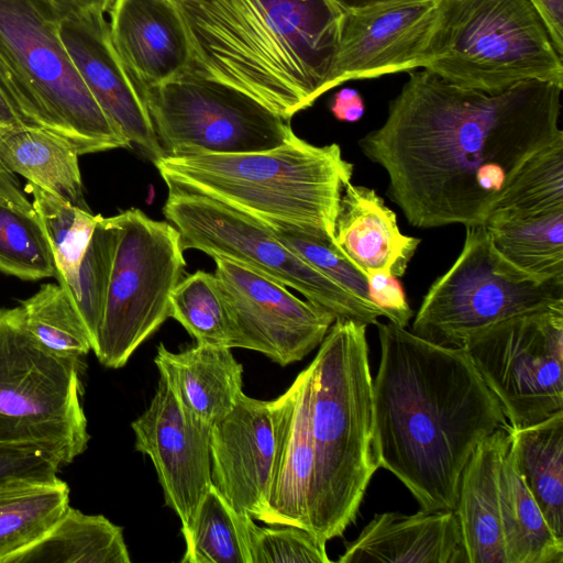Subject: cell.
Returning a JSON list of instances; mask_svg holds the SVG:
<instances>
[{"instance_id":"1","label":"cell","mask_w":563,"mask_h":563,"mask_svg":"<svg viewBox=\"0 0 563 563\" xmlns=\"http://www.w3.org/2000/svg\"><path fill=\"white\" fill-rule=\"evenodd\" d=\"M562 89L526 80L490 95L412 70L358 146L412 227L483 225L523 164L563 136Z\"/></svg>"},{"instance_id":"2","label":"cell","mask_w":563,"mask_h":563,"mask_svg":"<svg viewBox=\"0 0 563 563\" xmlns=\"http://www.w3.org/2000/svg\"><path fill=\"white\" fill-rule=\"evenodd\" d=\"M373 450L422 510H455L462 472L478 443L509 427L463 347L441 345L391 322L375 324Z\"/></svg>"},{"instance_id":"3","label":"cell","mask_w":563,"mask_h":563,"mask_svg":"<svg viewBox=\"0 0 563 563\" xmlns=\"http://www.w3.org/2000/svg\"><path fill=\"white\" fill-rule=\"evenodd\" d=\"M198 74L289 119L331 88L343 11L330 0H173Z\"/></svg>"},{"instance_id":"4","label":"cell","mask_w":563,"mask_h":563,"mask_svg":"<svg viewBox=\"0 0 563 563\" xmlns=\"http://www.w3.org/2000/svg\"><path fill=\"white\" fill-rule=\"evenodd\" d=\"M366 327L335 320L308 365L314 461L308 520L309 531L325 542L355 521L378 468Z\"/></svg>"},{"instance_id":"5","label":"cell","mask_w":563,"mask_h":563,"mask_svg":"<svg viewBox=\"0 0 563 563\" xmlns=\"http://www.w3.org/2000/svg\"><path fill=\"white\" fill-rule=\"evenodd\" d=\"M154 165L168 190L207 196L334 243L340 198L353 175L336 143L317 146L295 133L272 150L162 157Z\"/></svg>"},{"instance_id":"6","label":"cell","mask_w":563,"mask_h":563,"mask_svg":"<svg viewBox=\"0 0 563 563\" xmlns=\"http://www.w3.org/2000/svg\"><path fill=\"white\" fill-rule=\"evenodd\" d=\"M55 0H0V76L31 125L66 140L79 155L131 147L96 101L59 33Z\"/></svg>"},{"instance_id":"7","label":"cell","mask_w":563,"mask_h":563,"mask_svg":"<svg viewBox=\"0 0 563 563\" xmlns=\"http://www.w3.org/2000/svg\"><path fill=\"white\" fill-rule=\"evenodd\" d=\"M420 67L490 95L526 80L563 88V58L530 0H437Z\"/></svg>"},{"instance_id":"8","label":"cell","mask_w":563,"mask_h":563,"mask_svg":"<svg viewBox=\"0 0 563 563\" xmlns=\"http://www.w3.org/2000/svg\"><path fill=\"white\" fill-rule=\"evenodd\" d=\"M80 360L45 349L21 307L0 309V442L71 463L90 435L81 406Z\"/></svg>"},{"instance_id":"9","label":"cell","mask_w":563,"mask_h":563,"mask_svg":"<svg viewBox=\"0 0 563 563\" xmlns=\"http://www.w3.org/2000/svg\"><path fill=\"white\" fill-rule=\"evenodd\" d=\"M556 307H563L562 283L536 279L496 251L484 225L466 227L459 257L428 289L412 332L461 347L492 324Z\"/></svg>"},{"instance_id":"10","label":"cell","mask_w":563,"mask_h":563,"mask_svg":"<svg viewBox=\"0 0 563 563\" xmlns=\"http://www.w3.org/2000/svg\"><path fill=\"white\" fill-rule=\"evenodd\" d=\"M119 238L93 352L110 368L126 364L170 313L186 262L178 230L140 209L115 214Z\"/></svg>"},{"instance_id":"11","label":"cell","mask_w":563,"mask_h":563,"mask_svg":"<svg viewBox=\"0 0 563 563\" xmlns=\"http://www.w3.org/2000/svg\"><path fill=\"white\" fill-rule=\"evenodd\" d=\"M163 213L184 251L196 249L243 264L291 287L335 320L376 324L384 312L344 289L287 247L257 219L207 196L168 190Z\"/></svg>"},{"instance_id":"12","label":"cell","mask_w":563,"mask_h":563,"mask_svg":"<svg viewBox=\"0 0 563 563\" xmlns=\"http://www.w3.org/2000/svg\"><path fill=\"white\" fill-rule=\"evenodd\" d=\"M143 97L162 157L266 151L294 134L289 119L192 69Z\"/></svg>"},{"instance_id":"13","label":"cell","mask_w":563,"mask_h":563,"mask_svg":"<svg viewBox=\"0 0 563 563\" xmlns=\"http://www.w3.org/2000/svg\"><path fill=\"white\" fill-rule=\"evenodd\" d=\"M499 401L510 429L563 410V307L519 314L461 346Z\"/></svg>"},{"instance_id":"14","label":"cell","mask_w":563,"mask_h":563,"mask_svg":"<svg viewBox=\"0 0 563 563\" xmlns=\"http://www.w3.org/2000/svg\"><path fill=\"white\" fill-rule=\"evenodd\" d=\"M212 257L239 347L287 366L320 345L335 321L330 312L243 264L220 255Z\"/></svg>"},{"instance_id":"15","label":"cell","mask_w":563,"mask_h":563,"mask_svg":"<svg viewBox=\"0 0 563 563\" xmlns=\"http://www.w3.org/2000/svg\"><path fill=\"white\" fill-rule=\"evenodd\" d=\"M131 428L136 451L154 465L166 506L180 519L181 532L189 530L212 485L211 427L191 417L159 376L148 407Z\"/></svg>"},{"instance_id":"16","label":"cell","mask_w":563,"mask_h":563,"mask_svg":"<svg viewBox=\"0 0 563 563\" xmlns=\"http://www.w3.org/2000/svg\"><path fill=\"white\" fill-rule=\"evenodd\" d=\"M435 5L437 0H395L343 12L331 88L416 70Z\"/></svg>"},{"instance_id":"17","label":"cell","mask_w":563,"mask_h":563,"mask_svg":"<svg viewBox=\"0 0 563 563\" xmlns=\"http://www.w3.org/2000/svg\"><path fill=\"white\" fill-rule=\"evenodd\" d=\"M62 41L85 85L141 154L162 157L142 90L118 55L104 14L62 11Z\"/></svg>"},{"instance_id":"18","label":"cell","mask_w":563,"mask_h":563,"mask_svg":"<svg viewBox=\"0 0 563 563\" xmlns=\"http://www.w3.org/2000/svg\"><path fill=\"white\" fill-rule=\"evenodd\" d=\"M271 401L240 396L233 409L211 427V481L240 514L262 521L275 456Z\"/></svg>"},{"instance_id":"19","label":"cell","mask_w":563,"mask_h":563,"mask_svg":"<svg viewBox=\"0 0 563 563\" xmlns=\"http://www.w3.org/2000/svg\"><path fill=\"white\" fill-rule=\"evenodd\" d=\"M112 44L139 88L145 90L192 69V52L173 0H114Z\"/></svg>"},{"instance_id":"20","label":"cell","mask_w":563,"mask_h":563,"mask_svg":"<svg viewBox=\"0 0 563 563\" xmlns=\"http://www.w3.org/2000/svg\"><path fill=\"white\" fill-rule=\"evenodd\" d=\"M310 368L271 400L275 423V456L266 512L262 522L309 530L308 503L313 476L309 431Z\"/></svg>"},{"instance_id":"21","label":"cell","mask_w":563,"mask_h":563,"mask_svg":"<svg viewBox=\"0 0 563 563\" xmlns=\"http://www.w3.org/2000/svg\"><path fill=\"white\" fill-rule=\"evenodd\" d=\"M340 563H468L455 510L374 515Z\"/></svg>"},{"instance_id":"22","label":"cell","mask_w":563,"mask_h":563,"mask_svg":"<svg viewBox=\"0 0 563 563\" xmlns=\"http://www.w3.org/2000/svg\"><path fill=\"white\" fill-rule=\"evenodd\" d=\"M334 240L343 254L366 276L405 275L420 239L405 235L396 214L374 189L349 183L335 218Z\"/></svg>"},{"instance_id":"23","label":"cell","mask_w":563,"mask_h":563,"mask_svg":"<svg viewBox=\"0 0 563 563\" xmlns=\"http://www.w3.org/2000/svg\"><path fill=\"white\" fill-rule=\"evenodd\" d=\"M154 363L181 407L210 427L233 409L243 393V366L229 347L196 344L174 353L161 343Z\"/></svg>"},{"instance_id":"24","label":"cell","mask_w":563,"mask_h":563,"mask_svg":"<svg viewBox=\"0 0 563 563\" xmlns=\"http://www.w3.org/2000/svg\"><path fill=\"white\" fill-rule=\"evenodd\" d=\"M509 427L483 439L461 476L455 512L468 563H507L500 523L498 474Z\"/></svg>"},{"instance_id":"25","label":"cell","mask_w":563,"mask_h":563,"mask_svg":"<svg viewBox=\"0 0 563 563\" xmlns=\"http://www.w3.org/2000/svg\"><path fill=\"white\" fill-rule=\"evenodd\" d=\"M78 156L66 140L36 125L22 124L0 135V163L8 170L76 207L89 209Z\"/></svg>"},{"instance_id":"26","label":"cell","mask_w":563,"mask_h":563,"mask_svg":"<svg viewBox=\"0 0 563 563\" xmlns=\"http://www.w3.org/2000/svg\"><path fill=\"white\" fill-rule=\"evenodd\" d=\"M509 452L525 485L563 541V410L526 428H509Z\"/></svg>"},{"instance_id":"27","label":"cell","mask_w":563,"mask_h":563,"mask_svg":"<svg viewBox=\"0 0 563 563\" xmlns=\"http://www.w3.org/2000/svg\"><path fill=\"white\" fill-rule=\"evenodd\" d=\"M130 563L123 529L102 515L70 506L36 543L7 563Z\"/></svg>"},{"instance_id":"28","label":"cell","mask_w":563,"mask_h":563,"mask_svg":"<svg viewBox=\"0 0 563 563\" xmlns=\"http://www.w3.org/2000/svg\"><path fill=\"white\" fill-rule=\"evenodd\" d=\"M483 225L508 262L538 280L563 284V210L525 217L495 211Z\"/></svg>"},{"instance_id":"29","label":"cell","mask_w":563,"mask_h":563,"mask_svg":"<svg viewBox=\"0 0 563 563\" xmlns=\"http://www.w3.org/2000/svg\"><path fill=\"white\" fill-rule=\"evenodd\" d=\"M498 494L507 563H563V541L550 529L509 448L499 467Z\"/></svg>"},{"instance_id":"30","label":"cell","mask_w":563,"mask_h":563,"mask_svg":"<svg viewBox=\"0 0 563 563\" xmlns=\"http://www.w3.org/2000/svg\"><path fill=\"white\" fill-rule=\"evenodd\" d=\"M69 506V487L25 482L0 486V563L41 540Z\"/></svg>"},{"instance_id":"31","label":"cell","mask_w":563,"mask_h":563,"mask_svg":"<svg viewBox=\"0 0 563 563\" xmlns=\"http://www.w3.org/2000/svg\"><path fill=\"white\" fill-rule=\"evenodd\" d=\"M253 518L235 511L211 485L189 530L181 532V563H252L250 526Z\"/></svg>"},{"instance_id":"32","label":"cell","mask_w":563,"mask_h":563,"mask_svg":"<svg viewBox=\"0 0 563 563\" xmlns=\"http://www.w3.org/2000/svg\"><path fill=\"white\" fill-rule=\"evenodd\" d=\"M32 206L44 228L56 265V278L65 288L76 280L93 230L102 218L90 209L76 207L65 199L27 183Z\"/></svg>"},{"instance_id":"33","label":"cell","mask_w":563,"mask_h":563,"mask_svg":"<svg viewBox=\"0 0 563 563\" xmlns=\"http://www.w3.org/2000/svg\"><path fill=\"white\" fill-rule=\"evenodd\" d=\"M20 307L30 333L54 354L80 360L93 350L90 331L62 285H42Z\"/></svg>"},{"instance_id":"34","label":"cell","mask_w":563,"mask_h":563,"mask_svg":"<svg viewBox=\"0 0 563 563\" xmlns=\"http://www.w3.org/2000/svg\"><path fill=\"white\" fill-rule=\"evenodd\" d=\"M169 318L178 321L197 344L239 347V335L214 274L197 271L183 278L172 292Z\"/></svg>"},{"instance_id":"35","label":"cell","mask_w":563,"mask_h":563,"mask_svg":"<svg viewBox=\"0 0 563 563\" xmlns=\"http://www.w3.org/2000/svg\"><path fill=\"white\" fill-rule=\"evenodd\" d=\"M0 272L24 280L56 276L53 251L35 210L1 197Z\"/></svg>"},{"instance_id":"36","label":"cell","mask_w":563,"mask_h":563,"mask_svg":"<svg viewBox=\"0 0 563 563\" xmlns=\"http://www.w3.org/2000/svg\"><path fill=\"white\" fill-rule=\"evenodd\" d=\"M559 210H563V136L523 164L492 212L525 217Z\"/></svg>"},{"instance_id":"37","label":"cell","mask_w":563,"mask_h":563,"mask_svg":"<svg viewBox=\"0 0 563 563\" xmlns=\"http://www.w3.org/2000/svg\"><path fill=\"white\" fill-rule=\"evenodd\" d=\"M118 238L117 217H102L93 230L76 280L66 288L90 331L93 345L103 314Z\"/></svg>"},{"instance_id":"38","label":"cell","mask_w":563,"mask_h":563,"mask_svg":"<svg viewBox=\"0 0 563 563\" xmlns=\"http://www.w3.org/2000/svg\"><path fill=\"white\" fill-rule=\"evenodd\" d=\"M257 220L301 258L362 301L377 307L369 297L367 276L343 254L336 243L310 234V232L287 222L269 219Z\"/></svg>"},{"instance_id":"39","label":"cell","mask_w":563,"mask_h":563,"mask_svg":"<svg viewBox=\"0 0 563 563\" xmlns=\"http://www.w3.org/2000/svg\"><path fill=\"white\" fill-rule=\"evenodd\" d=\"M327 542L296 526H250L252 563H330Z\"/></svg>"},{"instance_id":"40","label":"cell","mask_w":563,"mask_h":563,"mask_svg":"<svg viewBox=\"0 0 563 563\" xmlns=\"http://www.w3.org/2000/svg\"><path fill=\"white\" fill-rule=\"evenodd\" d=\"M60 465L46 454L0 442V486L15 483H55Z\"/></svg>"},{"instance_id":"41","label":"cell","mask_w":563,"mask_h":563,"mask_svg":"<svg viewBox=\"0 0 563 563\" xmlns=\"http://www.w3.org/2000/svg\"><path fill=\"white\" fill-rule=\"evenodd\" d=\"M371 300L382 309L389 322L406 328L413 317L398 278L376 273L367 276Z\"/></svg>"},{"instance_id":"42","label":"cell","mask_w":563,"mask_h":563,"mask_svg":"<svg viewBox=\"0 0 563 563\" xmlns=\"http://www.w3.org/2000/svg\"><path fill=\"white\" fill-rule=\"evenodd\" d=\"M547 25L556 52L563 55V0H530Z\"/></svg>"},{"instance_id":"43","label":"cell","mask_w":563,"mask_h":563,"mask_svg":"<svg viewBox=\"0 0 563 563\" xmlns=\"http://www.w3.org/2000/svg\"><path fill=\"white\" fill-rule=\"evenodd\" d=\"M364 101L362 96L353 89H342L338 91L331 103L333 115L345 122H355L363 117Z\"/></svg>"},{"instance_id":"44","label":"cell","mask_w":563,"mask_h":563,"mask_svg":"<svg viewBox=\"0 0 563 563\" xmlns=\"http://www.w3.org/2000/svg\"><path fill=\"white\" fill-rule=\"evenodd\" d=\"M22 124L29 123L20 113L5 82L0 76V135Z\"/></svg>"},{"instance_id":"45","label":"cell","mask_w":563,"mask_h":563,"mask_svg":"<svg viewBox=\"0 0 563 563\" xmlns=\"http://www.w3.org/2000/svg\"><path fill=\"white\" fill-rule=\"evenodd\" d=\"M0 197L10 203L23 208L33 209L32 203L26 199L13 173L8 170L0 163Z\"/></svg>"},{"instance_id":"46","label":"cell","mask_w":563,"mask_h":563,"mask_svg":"<svg viewBox=\"0 0 563 563\" xmlns=\"http://www.w3.org/2000/svg\"><path fill=\"white\" fill-rule=\"evenodd\" d=\"M62 11L98 12L106 14L110 11L114 0H55Z\"/></svg>"},{"instance_id":"47","label":"cell","mask_w":563,"mask_h":563,"mask_svg":"<svg viewBox=\"0 0 563 563\" xmlns=\"http://www.w3.org/2000/svg\"><path fill=\"white\" fill-rule=\"evenodd\" d=\"M343 12L358 11L395 0H330Z\"/></svg>"}]
</instances>
